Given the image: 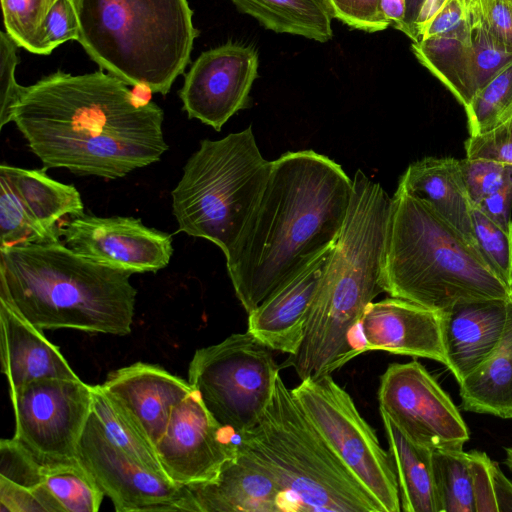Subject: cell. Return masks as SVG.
I'll use <instances>...</instances> for the list:
<instances>
[{
	"label": "cell",
	"mask_w": 512,
	"mask_h": 512,
	"mask_svg": "<svg viewBox=\"0 0 512 512\" xmlns=\"http://www.w3.org/2000/svg\"><path fill=\"white\" fill-rule=\"evenodd\" d=\"M163 110L102 71H57L23 87L12 122L46 168L106 179L158 162L168 150Z\"/></svg>",
	"instance_id": "obj_1"
},
{
	"label": "cell",
	"mask_w": 512,
	"mask_h": 512,
	"mask_svg": "<svg viewBox=\"0 0 512 512\" xmlns=\"http://www.w3.org/2000/svg\"><path fill=\"white\" fill-rule=\"evenodd\" d=\"M353 180L313 150L272 161L264 189L226 266L247 313L304 269L339 237Z\"/></svg>",
	"instance_id": "obj_2"
},
{
	"label": "cell",
	"mask_w": 512,
	"mask_h": 512,
	"mask_svg": "<svg viewBox=\"0 0 512 512\" xmlns=\"http://www.w3.org/2000/svg\"><path fill=\"white\" fill-rule=\"evenodd\" d=\"M345 223L313 298L303 341L283 367L301 380L331 374L354 358L351 336L384 292L382 268L391 197L358 169Z\"/></svg>",
	"instance_id": "obj_3"
},
{
	"label": "cell",
	"mask_w": 512,
	"mask_h": 512,
	"mask_svg": "<svg viewBox=\"0 0 512 512\" xmlns=\"http://www.w3.org/2000/svg\"><path fill=\"white\" fill-rule=\"evenodd\" d=\"M131 275L60 241L0 248V300L41 330L129 334L137 296Z\"/></svg>",
	"instance_id": "obj_4"
},
{
	"label": "cell",
	"mask_w": 512,
	"mask_h": 512,
	"mask_svg": "<svg viewBox=\"0 0 512 512\" xmlns=\"http://www.w3.org/2000/svg\"><path fill=\"white\" fill-rule=\"evenodd\" d=\"M382 287L391 297L437 311L461 302L512 297V288L493 271L475 241L398 187L391 197Z\"/></svg>",
	"instance_id": "obj_5"
},
{
	"label": "cell",
	"mask_w": 512,
	"mask_h": 512,
	"mask_svg": "<svg viewBox=\"0 0 512 512\" xmlns=\"http://www.w3.org/2000/svg\"><path fill=\"white\" fill-rule=\"evenodd\" d=\"M78 42L102 70L166 95L190 62L198 30L187 0H71Z\"/></svg>",
	"instance_id": "obj_6"
},
{
	"label": "cell",
	"mask_w": 512,
	"mask_h": 512,
	"mask_svg": "<svg viewBox=\"0 0 512 512\" xmlns=\"http://www.w3.org/2000/svg\"><path fill=\"white\" fill-rule=\"evenodd\" d=\"M236 436L302 512H383L313 426L280 374L260 421Z\"/></svg>",
	"instance_id": "obj_7"
},
{
	"label": "cell",
	"mask_w": 512,
	"mask_h": 512,
	"mask_svg": "<svg viewBox=\"0 0 512 512\" xmlns=\"http://www.w3.org/2000/svg\"><path fill=\"white\" fill-rule=\"evenodd\" d=\"M271 165L251 126L218 140H202L171 193L179 231L209 240L227 258L258 202Z\"/></svg>",
	"instance_id": "obj_8"
},
{
	"label": "cell",
	"mask_w": 512,
	"mask_h": 512,
	"mask_svg": "<svg viewBox=\"0 0 512 512\" xmlns=\"http://www.w3.org/2000/svg\"><path fill=\"white\" fill-rule=\"evenodd\" d=\"M272 351L247 331L196 350L190 361L188 382L233 435L253 428L272 399L279 375Z\"/></svg>",
	"instance_id": "obj_9"
},
{
	"label": "cell",
	"mask_w": 512,
	"mask_h": 512,
	"mask_svg": "<svg viewBox=\"0 0 512 512\" xmlns=\"http://www.w3.org/2000/svg\"><path fill=\"white\" fill-rule=\"evenodd\" d=\"M292 393L331 450L383 512L402 511L390 453L382 448L351 396L330 374L303 379Z\"/></svg>",
	"instance_id": "obj_10"
},
{
	"label": "cell",
	"mask_w": 512,
	"mask_h": 512,
	"mask_svg": "<svg viewBox=\"0 0 512 512\" xmlns=\"http://www.w3.org/2000/svg\"><path fill=\"white\" fill-rule=\"evenodd\" d=\"M13 438L44 468L77 462L92 412V385L80 378H42L10 389Z\"/></svg>",
	"instance_id": "obj_11"
},
{
	"label": "cell",
	"mask_w": 512,
	"mask_h": 512,
	"mask_svg": "<svg viewBox=\"0 0 512 512\" xmlns=\"http://www.w3.org/2000/svg\"><path fill=\"white\" fill-rule=\"evenodd\" d=\"M379 410L414 442L462 450L469 430L458 408L418 361L390 364L380 378Z\"/></svg>",
	"instance_id": "obj_12"
},
{
	"label": "cell",
	"mask_w": 512,
	"mask_h": 512,
	"mask_svg": "<svg viewBox=\"0 0 512 512\" xmlns=\"http://www.w3.org/2000/svg\"><path fill=\"white\" fill-rule=\"evenodd\" d=\"M76 458L117 512H198L187 486L150 472L127 456L106 435L93 410L80 437Z\"/></svg>",
	"instance_id": "obj_13"
},
{
	"label": "cell",
	"mask_w": 512,
	"mask_h": 512,
	"mask_svg": "<svg viewBox=\"0 0 512 512\" xmlns=\"http://www.w3.org/2000/svg\"><path fill=\"white\" fill-rule=\"evenodd\" d=\"M230 435L193 388L174 406L155 449L167 477L190 486L213 480L224 463L236 455L237 443Z\"/></svg>",
	"instance_id": "obj_14"
},
{
	"label": "cell",
	"mask_w": 512,
	"mask_h": 512,
	"mask_svg": "<svg viewBox=\"0 0 512 512\" xmlns=\"http://www.w3.org/2000/svg\"><path fill=\"white\" fill-rule=\"evenodd\" d=\"M259 56L251 45L227 42L204 51L185 74L179 91L189 118L220 131L249 103Z\"/></svg>",
	"instance_id": "obj_15"
},
{
	"label": "cell",
	"mask_w": 512,
	"mask_h": 512,
	"mask_svg": "<svg viewBox=\"0 0 512 512\" xmlns=\"http://www.w3.org/2000/svg\"><path fill=\"white\" fill-rule=\"evenodd\" d=\"M60 232L65 245L76 253L130 274L157 272L173 254L169 234L133 217L83 214L63 223Z\"/></svg>",
	"instance_id": "obj_16"
},
{
	"label": "cell",
	"mask_w": 512,
	"mask_h": 512,
	"mask_svg": "<svg viewBox=\"0 0 512 512\" xmlns=\"http://www.w3.org/2000/svg\"><path fill=\"white\" fill-rule=\"evenodd\" d=\"M357 328L356 356L371 350L428 358L446 364L442 311L396 297L371 302Z\"/></svg>",
	"instance_id": "obj_17"
},
{
	"label": "cell",
	"mask_w": 512,
	"mask_h": 512,
	"mask_svg": "<svg viewBox=\"0 0 512 512\" xmlns=\"http://www.w3.org/2000/svg\"><path fill=\"white\" fill-rule=\"evenodd\" d=\"M187 487L198 512L296 511L271 474L238 445L213 480Z\"/></svg>",
	"instance_id": "obj_18"
},
{
	"label": "cell",
	"mask_w": 512,
	"mask_h": 512,
	"mask_svg": "<svg viewBox=\"0 0 512 512\" xmlns=\"http://www.w3.org/2000/svg\"><path fill=\"white\" fill-rule=\"evenodd\" d=\"M332 247L274 291L248 313V329L272 350L297 353L304 337L309 310Z\"/></svg>",
	"instance_id": "obj_19"
},
{
	"label": "cell",
	"mask_w": 512,
	"mask_h": 512,
	"mask_svg": "<svg viewBox=\"0 0 512 512\" xmlns=\"http://www.w3.org/2000/svg\"><path fill=\"white\" fill-rule=\"evenodd\" d=\"M101 385L129 412L154 446L164 434L174 406L193 390L188 381L144 362L110 372Z\"/></svg>",
	"instance_id": "obj_20"
},
{
	"label": "cell",
	"mask_w": 512,
	"mask_h": 512,
	"mask_svg": "<svg viewBox=\"0 0 512 512\" xmlns=\"http://www.w3.org/2000/svg\"><path fill=\"white\" fill-rule=\"evenodd\" d=\"M510 298L461 302L442 311L445 366L458 384L475 370L499 343L507 319Z\"/></svg>",
	"instance_id": "obj_21"
},
{
	"label": "cell",
	"mask_w": 512,
	"mask_h": 512,
	"mask_svg": "<svg viewBox=\"0 0 512 512\" xmlns=\"http://www.w3.org/2000/svg\"><path fill=\"white\" fill-rule=\"evenodd\" d=\"M1 366L9 388L42 378H79L42 330L0 300Z\"/></svg>",
	"instance_id": "obj_22"
},
{
	"label": "cell",
	"mask_w": 512,
	"mask_h": 512,
	"mask_svg": "<svg viewBox=\"0 0 512 512\" xmlns=\"http://www.w3.org/2000/svg\"><path fill=\"white\" fill-rule=\"evenodd\" d=\"M398 188L429 204L453 227L475 241L473 203L461 160L429 156L415 161L400 177Z\"/></svg>",
	"instance_id": "obj_23"
},
{
	"label": "cell",
	"mask_w": 512,
	"mask_h": 512,
	"mask_svg": "<svg viewBox=\"0 0 512 512\" xmlns=\"http://www.w3.org/2000/svg\"><path fill=\"white\" fill-rule=\"evenodd\" d=\"M44 169L1 164L0 178L15 193L31 219L59 241L61 226L84 214L80 193L73 185L52 179Z\"/></svg>",
	"instance_id": "obj_24"
},
{
	"label": "cell",
	"mask_w": 512,
	"mask_h": 512,
	"mask_svg": "<svg viewBox=\"0 0 512 512\" xmlns=\"http://www.w3.org/2000/svg\"><path fill=\"white\" fill-rule=\"evenodd\" d=\"M459 388L465 411L512 419V297L499 343Z\"/></svg>",
	"instance_id": "obj_25"
},
{
	"label": "cell",
	"mask_w": 512,
	"mask_h": 512,
	"mask_svg": "<svg viewBox=\"0 0 512 512\" xmlns=\"http://www.w3.org/2000/svg\"><path fill=\"white\" fill-rule=\"evenodd\" d=\"M411 50L433 76L465 108L476 93L470 20L459 27L412 42Z\"/></svg>",
	"instance_id": "obj_26"
},
{
	"label": "cell",
	"mask_w": 512,
	"mask_h": 512,
	"mask_svg": "<svg viewBox=\"0 0 512 512\" xmlns=\"http://www.w3.org/2000/svg\"><path fill=\"white\" fill-rule=\"evenodd\" d=\"M380 415L396 472L401 510L439 512L432 450L411 440L382 410Z\"/></svg>",
	"instance_id": "obj_27"
},
{
	"label": "cell",
	"mask_w": 512,
	"mask_h": 512,
	"mask_svg": "<svg viewBox=\"0 0 512 512\" xmlns=\"http://www.w3.org/2000/svg\"><path fill=\"white\" fill-rule=\"evenodd\" d=\"M236 8L275 33L317 42L333 37V14L327 0H230Z\"/></svg>",
	"instance_id": "obj_28"
},
{
	"label": "cell",
	"mask_w": 512,
	"mask_h": 512,
	"mask_svg": "<svg viewBox=\"0 0 512 512\" xmlns=\"http://www.w3.org/2000/svg\"><path fill=\"white\" fill-rule=\"evenodd\" d=\"M92 396V410L109 439L136 463L169 479L159 461L154 444L129 412L109 395L101 384L92 385Z\"/></svg>",
	"instance_id": "obj_29"
},
{
	"label": "cell",
	"mask_w": 512,
	"mask_h": 512,
	"mask_svg": "<svg viewBox=\"0 0 512 512\" xmlns=\"http://www.w3.org/2000/svg\"><path fill=\"white\" fill-rule=\"evenodd\" d=\"M432 466L439 512H475L468 453L432 450Z\"/></svg>",
	"instance_id": "obj_30"
},
{
	"label": "cell",
	"mask_w": 512,
	"mask_h": 512,
	"mask_svg": "<svg viewBox=\"0 0 512 512\" xmlns=\"http://www.w3.org/2000/svg\"><path fill=\"white\" fill-rule=\"evenodd\" d=\"M42 485L58 512H97L105 496L78 461L45 468Z\"/></svg>",
	"instance_id": "obj_31"
},
{
	"label": "cell",
	"mask_w": 512,
	"mask_h": 512,
	"mask_svg": "<svg viewBox=\"0 0 512 512\" xmlns=\"http://www.w3.org/2000/svg\"><path fill=\"white\" fill-rule=\"evenodd\" d=\"M469 136L493 128L512 114V61L479 89L464 108Z\"/></svg>",
	"instance_id": "obj_32"
},
{
	"label": "cell",
	"mask_w": 512,
	"mask_h": 512,
	"mask_svg": "<svg viewBox=\"0 0 512 512\" xmlns=\"http://www.w3.org/2000/svg\"><path fill=\"white\" fill-rule=\"evenodd\" d=\"M58 0H1L5 32L19 47L40 54L45 19Z\"/></svg>",
	"instance_id": "obj_33"
},
{
	"label": "cell",
	"mask_w": 512,
	"mask_h": 512,
	"mask_svg": "<svg viewBox=\"0 0 512 512\" xmlns=\"http://www.w3.org/2000/svg\"><path fill=\"white\" fill-rule=\"evenodd\" d=\"M59 242L38 226L7 182L0 178V248Z\"/></svg>",
	"instance_id": "obj_34"
},
{
	"label": "cell",
	"mask_w": 512,
	"mask_h": 512,
	"mask_svg": "<svg viewBox=\"0 0 512 512\" xmlns=\"http://www.w3.org/2000/svg\"><path fill=\"white\" fill-rule=\"evenodd\" d=\"M475 242L497 276L512 288V229L507 231L473 205Z\"/></svg>",
	"instance_id": "obj_35"
},
{
	"label": "cell",
	"mask_w": 512,
	"mask_h": 512,
	"mask_svg": "<svg viewBox=\"0 0 512 512\" xmlns=\"http://www.w3.org/2000/svg\"><path fill=\"white\" fill-rule=\"evenodd\" d=\"M472 68L476 92L512 61V51L487 30L480 14L471 3Z\"/></svg>",
	"instance_id": "obj_36"
},
{
	"label": "cell",
	"mask_w": 512,
	"mask_h": 512,
	"mask_svg": "<svg viewBox=\"0 0 512 512\" xmlns=\"http://www.w3.org/2000/svg\"><path fill=\"white\" fill-rule=\"evenodd\" d=\"M0 456V478L32 489L43 482L45 468L13 437L1 440Z\"/></svg>",
	"instance_id": "obj_37"
},
{
	"label": "cell",
	"mask_w": 512,
	"mask_h": 512,
	"mask_svg": "<svg viewBox=\"0 0 512 512\" xmlns=\"http://www.w3.org/2000/svg\"><path fill=\"white\" fill-rule=\"evenodd\" d=\"M464 180L473 205L496 192L507 180L512 165L480 158L461 160Z\"/></svg>",
	"instance_id": "obj_38"
},
{
	"label": "cell",
	"mask_w": 512,
	"mask_h": 512,
	"mask_svg": "<svg viewBox=\"0 0 512 512\" xmlns=\"http://www.w3.org/2000/svg\"><path fill=\"white\" fill-rule=\"evenodd\" d=\"M467 158H480L512 165V114L464 143Z\"/></svg>",
	"instance_id": "obj_39"
},
{
	"label": "cell",
	"mask_w": 512,
	"mask_h": 512,
	"mask_svg": "<svg viewBox=\"0 0 512 512\" xmlns=\"http://www.w3.org/2000/svg\"><path fill=\"white\" fill-rule=\"evenodd\" d=\"M327 1L333 18H336L352 29L374 33L389 27V23L381 8V0Z\"/></svg>",
	"instance_id": "obj_40"
},
{
	"label": "cell",
	"mask_w": 512,
	"mask_h": 512,
	"mask_svg": "<svg viewBox=\"0 0 512 512\" xmlns=\"http://www.w3.org/2000/svg\"><path fill=\"white\" fill-rule=\"evenodd\" d=\"M79 23L71 0H58L50 9L39 40L40 55H48L70 40L78 41Z\"/></svg>",
	"instance_id": "obj_41"
},
{
	"label": "cell",
	"mask_w": 512,
	"mask_h": 512,
	"mask_svg": "<svg viewBox=\"0 0 512 512\" xmlns=\"http://www.w3.org/2000/svg\"><path fill=\"white\" fill-rule=\"evenodd\" d=\"M18 44L5 32L0 33V128L12 122V113L23 86L15 78Z\"/></svg>",
	"instance_id": "obj_42"
},
{
	"label": "cell",
	"mask_w": 512,
	"mask_h": 512,
	"mask_svg": "<svg viewBox=\"0 0 512 512\" xmlns=\"http://www.w3.org/2000/svg\"><path fill=\"white\" fill-rule=\"evenodd\" d=\"M468 453L475 512H497L493 489V461L479 450Z\"/></svg>",
	"instance_id": "obj_43"
},
{
	"label": "cell",
	"mask_w": 512,
	"mask_h": 512,
	"mask_svg": "<svg viewBox=\"0 0 512 512\" xmlns=\"http://www.w3.org/2000/svg\"><path fill=\"white\" fill-rule=\"evenodd\" d=\"M489 33L512 51V0H473Z\"/></svg>",
	"instance_id": "obj_44"
},
{
	"label": "cell",
	"mask_w": 512,
	"mask_h": 512,
	"mask_svg": "<svg viewBox=\"0 0 512 512\" xmlns=\"http://www.w3.org/2000/svg\"><path fill=\"white\" fill-rule=\"evenodd\" d=\"M0 512H48L39 489L0 478Z\"/></svg>",
	"instance_id": "obj_45"
},
{
	"label": "cell",
	"mask_w": 512,
	"mask_h": 512,
	"mask_svg": "<svg viewBox=\"0 0 512 512\" xmlns=\"http://www.w3.org/2000/svg\"><path fill=\"white\" fill-rule=\"evenodd\" d=\"M477 206L492 221L504 230L512 229V170L505 183L493 194L484 198Z\"/></svg>",
	"instance_id": "obj_46"
},
{
	"label": "cell",
	"mask_w": 512,
	"mask_h": 512,
	"mask_svg": "<svg viewBox=\"0 0 512 512\" xmlns=\"http://www.w3.org/2000/svg\"><path fill=\"white\" fill-rule=\"evenodd\" d=\"M493 489L497 512H512V482L493 461Z\"/></svg>",
	"instance_id": "obj_47"
},
{
	"label": "cell",
	"mask_w": 512,
	"mask_h": 512,
	"mask_svg": "<svg viewBox=\"0 0 512 512\" xmlns=\"http://www.w3.org/2000/svg\"><path fill=\"white\" fill-rule=\"evenodd\" d=\"M381 8L389 26L408 35L407 0H381Z\"/></svg>",
	"instance_id": "obj_48"
},
{
	"label": "cell",
	"mask_w": 512,
	"mask_h": 512,
	"mask_svg": "<svg viewBox=\"0 0 512 512\" xmlns=\"http://www.w3.org/2000/svg\"><path fill=\"white\" fill-rule=\"evenodd\" d=\"M423 0H407V16H406V22L408 27V37L411 36V28L415 21V18L418 14V11L420 9V6L422 4Z\"/></svg>",
	"instance_id": "obj_49"
},
{
	"label": "cell",
	"mask_w": 512,
	"mask_h": 512,
	"mask_svg": "<svg viewBox=\"0 0 512 512\" xmlns=\"http://www.w3.org/2000/svg\"><path fill=\"white\" fill-rule=\"evenodd\" d=\"M505 452H506L505 464L507 465V467L512 472V446L511 447H507L505 449Z\"/></svg>",
	"instance_id": "obj_50"
}]
</instances>
